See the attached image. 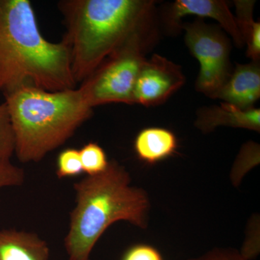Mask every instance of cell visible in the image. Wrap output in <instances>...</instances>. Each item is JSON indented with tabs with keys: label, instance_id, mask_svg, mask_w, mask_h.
<instances>
[{
	"label": "cell",
	"instance_id": "6da1fadb",
	"mask_svg": "<svg viewBox=\"0 0 260 260\" xmlns=\"http://www.w3.org/2000/svg\"><path fill=\"white\" fill-rule=\"evenodd\" d=\"M73 78L93 74L113 53L138 34L156 30L153 0H66L59 3Z\"/></svg>",
	"mask_w": 260,
	"mask_h": 260
},
{
	"label": "cell",
	"instance_id": "7a4b0ae2",
	"mask_svg": "<svg viewBox=\"0 0 260 260\" xmlns=\"http://www.w3.org/2000/svg\"><path fill=\"white\" fill-rule=\"evenodd\" d=\"M69 51L39 30L28 0H0V93L23 87L56 92L76 88Z\"/></svg>",
	"mask_w": 260,
	"mask_h": 260
},
{
	"label": "cell",
	"instance_id": "3957f363",
	"mask_svg": "<svg viewBox=\"0 0 260 260\" xmlns=\"http://www.w3.org/2000/svg\"><path fill=\"white\" fill-rule=\"evenodd\" d=\"M130 184L129 173L115 160L102 174L75 183L76 205L64 239L69 260H90L98 241L116 222L146 229L150 200L143 189Z\"/></svg>",
	"mask_w": 260,
	"mask_h": 260
},
{
	"label": "cell",
	"instance_id": "277c9868",
	"mask_svg": "<svg viewBox=\"0 0 260 260\" xmlns=\"http://www.w3.org/2000/svg\"><path fill=\"white\" fill-rule=\"evenodd\" d=\"M20 161L38 162L64 144L92 114L80 89L23 87L4 95Z\"/></svg>",
	"mask_w": 260,
	"mask_h": 260
},
{
	"label": "cell",
	"instance_id": "5b68a950",
	"mask_svg": "<svg viewBox=\"0 0 260 260\" xmlns=\"http://www.w3.org/2000/svg\"><path fill=\"white\" fill-rule=\"evenodd\" d=\"M156 30L138 34L106 59L79 87L91 108L112 103L133 104V91Z\"/></svg>",
	"mask_w": 260,
	"mask_h": 260
},
{
	"label": "cell",
	"instance_id": "8992f818",
	"mask_svg": "<svg viewBox=\"0 0 260 260\" xmlns=\"http://www.w3.org/2000/svg\"><path fill=\"white\" fill-rule=\"evenodd\" d=\"M180 29L185 31L186 47L200 64L195 89L212 99L233 71L230 39L219 25H210L200 18L181 23Z\"/></svg>",
	"mask_w": 260,
	"mask_h": 260
},
{
	"label": "cell",
	"instance_id": "52a82bcc",
	"mask_svg": "<svg viewBox=\"0 0 260 260\" xmlns=\"http://www.w3.org/2000/svg\"><path fill=\"white\" fill-rule=\"evenodd\" d=\"M181 67L159 54L145 59L135 83L133 104L156 107L167 102L184 85Z\"/></svg>",
	"mask_w": 260,
	"mask_h": 260
},
{
	"label": "cell",
	"instance_id": "ba28073f",
	"mask_svg": "<svg viewBox=\"0 0 260 260\" xmlns=\"http://www.w3.org/2000/svg\"><path fill=\"white\" fill-rule=\"evenodd\" d=\"M188 15L198 18H211L218 22L219 26L232 38L237 47L244 46L235 15L233 14L227 2L223 0H176L162 9L161 19L168 31H180L181 19Z\"/></svg>",
	"mask_w": 260,
	"mask_h": 260
},
{
	"label": "cell",
	"instance_id": "9c48e42d",
	"mask_svg": "<svg viewBox=\"0 0 260 260\" xmlns=\"http://www.w3.org/2000/svg\"><path fill=\"white\" fill-rule=\"evenodd\" d=\"M260 97L259 61L237 64L232 74L212 97L241 109L254 108Z\"/></svg>",
	"mask_w": 260,
	"mask_h": 260
},
{
	"label": "cell",
	"instance_id": "30bf717a",
	"mask_svg": "<svg viewBox=\"0 0 260 260\" xmlns=\"http://www.w3.org/2000/svg\"><path fill=\"white\" fill-rule=\"evenodd\" d=\"M194 126L204 133H211L220 126L260 131V109H241L220 103V105L200 108L197 112Z\"/></svg>",
	"mask_w": 260,
	"mask_h": 260
},
{
	"label": "cell",
	"instance_id": "8fae6325",
	"mask_svg": "<svg viewBox=\"0 0 260 260\" xmlns=\"http://www.w3.org/2000/svg\"><path fill=\"white\" fill-rule=\"evenodd\" d=\"M177 148V138L172 130L156 126L140 130L134 141L137 157L149 166L172 156Z\"/></svg>",
	"mask_w": 260,
	"mask_h": 260
},
{
	"label": "cell",
	"instance_id": "7c38bea8",
	"mask_svg": "<svg viewBox=\"0 0 260 260\" xmlns=\"http://www.w3.org/2000/svg\"><path fill=\"white\" fill-rule=\"evenodd\" d=\"M0 260H49L47 243L32 233L0 230Z\"/></svg>",
	"mask_w": 260,
	"mask_h": 260
},
{
	"label": "cell",
	"instance_id": "4fadbf2b",
	"mask_svg": "<svg viewBox=\"0 0 260 260\" xmlns=\"http://www.w3.org/2000/svg\"><path fill=\"white\" fill-rule=\"evenodd\" d=\"M254 1L237 0L235 18L244 45H246V56L251 61L260 60V23L253 18Z\"/></svg>",
	"mask_w": 260,
	"mask_h": 260
},
{
	"label": "cell",
	"instance_id": "5bb4252c",
	"mask_svg": "<svg viewBox=\"0 0 260 260\" xmlns=\"http://www.w3.org/2000/svg\"><path fill=\"white\" fill-rule=\"evenodd\" d=\"M79 152L83 172L87 175H98L107 170L109 161L107 153L100 145L88 143Z\"/></svg>",
	"mask_w": 260,
	"mask_h": 260
},
{
	"label": "cell",
	"instance_id": "9a60e30c",
	"mask_svg": "<svg viewBox=\"0 0 260 260\" xmlns=\"http://www.w3.org/2000/svg\"><path fill=\"white\" fill-rule=\"evenodd\" d=\"M83 172L79 150L65 149L58 155L56 175L59 179L77 177Z\"/></svg>",
	"mask_w": 260,
	"mask_h": 260
},
{
	"label": "cell",
	"instance_id": "2e32d148",
	"mask_svg": "<svg viewBox=\"0 0 260 260\" xmlns=\"http://www.w3.org/2000/svg\"><path fill=\"white\" fill-rule=\"evenodd\" d=\"M14 153V135L8 108L4 102L0 105V157L10 159Z\"/></svg>",
	"mask_w": 260,
	"mask_h": 260
},
{
	"label": "cell",
	"instance_id": "e0dca14e",
	"mask_svg": "<svg viewBox=\"0 0 260 260\" xmlns=\"http://www.w3.org/2000/svg\"><path fill=\"white\" fill-rule=\"evenodd\" d=\"M23 169L12 164L10 159L0 157V189L7 186H18L23 184Z\"/></svg>",
	"mask_w": 260,
	"mask_h": 260
},
{
	"label": "cell",
	"instance_id": "ac0fdd59",
	"mask_svg": "<svg viewBox=\"0 0 260 260\" xmlns=\"http://www.w3.org/2000/svg\"><path fill=\"white\" fill-rule=\"evenodd\" d=\"M122 260H162V257L153 246L141 244L130 247L123 256Z\"/></svg>",
	"mask_w": 260,
	"mask_h": 260
},
{
	"label": "cell",
	"instance_id": "d6986e66",
	"mask_svg": "<svg viewBox=\"0 0 260 260\" xmlns=\"http://www.w3.org/2000/svg\"><path fill=\"white\" fill-rule=\"evenodd\" d=\"M186 260H246L240 251L233 248H214L208 252Z\"/></svg>",
	"mask_w": 260,
	"mask_h": 260
}]
</instances>
